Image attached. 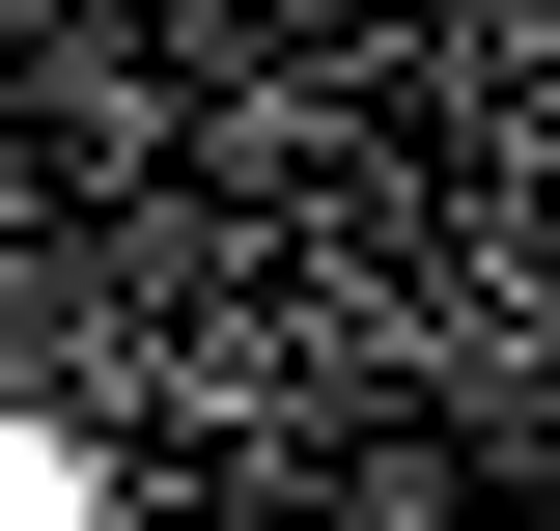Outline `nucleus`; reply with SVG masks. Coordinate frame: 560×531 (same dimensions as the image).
I'll return each mask as SVG.
<instances>
[{
  "mask_svg": "<svg viewBox=\"0 0 560 531\" xmlns=\"http://www.w3.org/2000/svg\"><path fill=\"white\" fill-rule=\"evenodd\" d=\"M0 531H84V475H57V448H0Z\"/></svg>",
  "mask_w": 560,
  "mask_h": 531,
  "instance_id": "nucleus-1",
  "label": "nucleus"
}]
</instances>
